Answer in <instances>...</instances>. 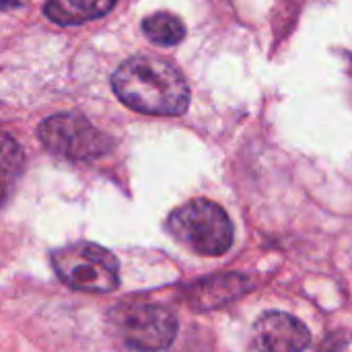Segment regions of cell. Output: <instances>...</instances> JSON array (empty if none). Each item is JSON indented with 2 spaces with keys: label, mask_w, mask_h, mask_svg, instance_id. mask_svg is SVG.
Instances as JSON below:
<instances>
[{
  "label": "cell",
  "mask_w": 352,
  "mask_h": 352,
  "mask_svg": "<svg viewBox=\"0 0 352 352\" xmlns=\"http://www.w3.org/2000/svg\"><path fill=\"white\" fill-rule=\"evenodd\" d=\"M349 80H351V93H352V56H349Z\"/></svg>",
  "instance_id": "7c38bea8"
},
{
  "label": "cell",
  "mask_w": 352,
  "mask_h": 352,
  "mask_svg": "<svg viewBox=\"0 0 352 352\" xmlns=\"http://www.w3.org/2000/svg\"><path fill=\"white\" fill-rule=\"evenodd\" d=\"M37 136L47 151L72 161H93L111 153L116 146L109 134L101 132L78 113L45 118L37 128Z\"/></svg>",
  "instance_id": "277c9868"
},
{
  "label": "cell",
  "mask_w": 352,
  "mask_h": 352,
  "mask_svg": "<svg viewBox=\"0 0 352 352\" xmlns=\"http://www.w3.org/2000/svg\"><path fill=\"white\" fill-rule=\"evenodd\" d=\"M142 33L157 45H177L186 37V27L171 12H155L142 21Z\"/></svg>",
  "instance_id": "30bf717a"
},
{
  "label": "cell",
  "mask_w": 352,
  "mask_h": 352,
  "mask_svg": "<svg viewBox=\"0 0 352 352\" xmlns=\"http://www.w3.org/2000/svg\"><path fill=\"white\" fill-rule=\"evenodd\" d=\"M23 165H25V157L21 144L8 134H0V206L10 196L23 171Z\"/></svg>",
  "instance_id": "9c48e42d"
},
{
  "label": "cell",
  "mask_w": 352,
  "mask_h": 352,
  "mask_svg": "<svg viewBox=\"0 0 352 352\" xmlns=\"http://www.w3.org/2000/svg\"><path fill=\"white\" fill-rule=\"evenodd\" d=\"M111 85L124 105L146 116H182L190 105V87L182 72L155 56L122 62Z\"/></svg>",
  "instance_id": "6da1fadb"
},
{
  "label": "cell",
  "mask_w": 352,
  "mask_h": 352,
  "mask_svg": "<svg viewBox=\"0 0 352 352\" xmlns=\"http://www.w3.org/2000/svg\"><path fill=\"white\" fill-rule=\"evenodd\" d=\"M21 6L16 0H0V10H10V8H16Z\"/></svg>",
  "instance_id": "8fae6325"
},
{
  "label": "cell",
  "mask_w": 352,
  "mask_h": 352,
  "mask_svg": "<svg viewBox=\"0 0 352 352\" xmlns=\"http://www.w3.org/2000/svg\"><path fill=\"white\" fill-rule=\"evenodd\" d=\"M113 6L116 0H50L43 12L58 25H78L105 16Z\"/></svg>",
  "instance_id": "ba28073f"
},
{
  "label": "cell",
  "mask_w": 352,
  "mask_h": 352,
  "mask_svg": "<svg viewBox=\"0 0 352 352\" xmlns=\"http://www.w3.org/2000/svg\"><path fill=\"white\" fill-rule=\"evenodd\" d=\"M252 289V278L243 274H219L190 285L186 289V303L196 311H208L243 297Z\"/></svg>",
  "instance_id": "52a82bcc"
},
{
  "label": "cell",
  "mask_w": 352,
  "mask_h": 352,
  "mask_svg": "<svg viewBox=\"0 0 352 352\" xmlns=\"http://www.w3.org/2000/svg\"><path fill=\"white\" fill-rule=\"evenodd\" d=\"M167 231L188 250L200 256H223L233 245V223L214 202L198 198L175 208L167 219Z\"/></svg>",
  "instance_id": "7a4b0ae2"
},
{
  "label": "cell",
  "mask_w": 352,
  "mask_h": 352,
  "mask_svg": "<svg viewBox=\"0 0 352 352\" xmlns=\"http://www.w3.org/2000/svg\"><path fill=\"white\" fill-rule=\"evenodd\" d=\"M56 276L74 291L111 293L120 285V262L103 245L78 241L52 254Z\"/></svg>",
  "instance_id": "3957f363"
},
{
  "label": "cell",
  "mask_w": 352,
  "mask_h": 352,
  "mask_svg": "<svg viewBox=\"0 0 352 352\" xmlns=\"http://www.w3.org/2000/svg\"><path fill=\"white\" fill-rule=\"evenodd\" d=\"M116 336L132 351H165L177 336V320L163 305L132 303L109 316Z\"/></svg>",
  "instance_id": "5b68a950"
},
{
  "label": "cell",
  "mask_w": 352,
  "mask_h": 352,
  "mask_svg": "<svg viewBox=\"0 0 352 352\" xmlns=\"http://www.w3.org/2000/svg\"><path fill=\"white\" fill-rule=\"evenodd\" d=\"M309 342V330L297 318L283 311H268L254 326L252 349L256 351L297 352L305 351Z\"/></svg>",
  "instance_id": "8992f818"
}]
</instances>
